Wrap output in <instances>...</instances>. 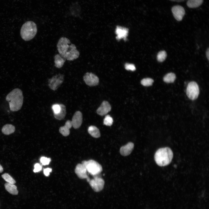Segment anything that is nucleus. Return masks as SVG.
Masks as SVG:
<instances>
[{
  "label": "nucleus",
  "instance_id": "nucleus-31",
  "mask_svg": "<svg viewBox=\"0 0 209 209\" xmlns=\"http://www.w3.org/2000/svg\"><path fill=\"white\" fill-rule=\"evenodd\" d=\"M42 166L39 163H36L34 165L33 172L35 173L40 171L42 169Z\"/></svg>",
  "mask_w": 209,
  "mask_h": 209
},
{
  "label": "nucleus",
  "instance_id": "nucleus-15",
  "mask_svg": "<svg viewBox=\"0 0 209 209\" xmlns=\"http://www.w3.org/2000/svg\"><path fill=\"white\" fill-rule=\"evenodd\" d=\"M134 144L132 142H129L126 145L122 146L120 149L121 154L124 156L129 155L134 148Z\"/></svg>",
  "mask_w": 209,
  "mask_h": 209
},
{
  "label": "nucleus",
  "instance_id": "nucleus-16",
  "mask_svg": "<svg viewBox=\"0 0 209 209\" xmlns=\"http://www.w3.org/2000/svg\"><path fill=\"white\" fill-rule=\"evenodd\" d=\"M72 126L71 121L68 120L66 122L65 125L60 128V132L63 136H66L70 134V129Z\"/></svg>",
  "mask_w": 209,
  "mask_h": 209
},
{
  "label": "nucleus",
  "instance_id": "nucleus-5",
  "mask_svg": "<svg viewBox=\"0 0 209 209\" xmlns=\"http://www.w3.org/2000/svg\"><path fill=\"white\" fill-rule=\"evenodd\" d=\"M82 164L85 167L87 171L94 176L99 174L102 170L101 165L94 160L84 161Z\"/></svg>",
  "mask_w": 209,
  "mask_h": 209
},
{
  "label": "nucleus",
  "instance_id": "nucleus-22",
  "mask_svg": "<svg viewBox=\"0 0 209 209\" xmlns=\"http://www.w3.org/2000/svg\"><path fill=\"white\" fill-rule=\"evenodd\" d=\"M203 2V0H188L187 3V6L191 8L198 7L201 6Z\"/></svg>",
  "mask_w": 209,
  "mask_h": 209
},
{
  "label": "nucleus",
  "instance_id": "nucleus-6",
  "mask_svg": "<svg viewBox=\"0 0 209 209\" xmlns=\"http://www.w3.org/2000/svg\"><path fill=\"white\" fill-rule=\"evenodd\" d=\"M199 90L197 83L194 81L190 82L187 87L186 93L188 98L192 100L196 99L199 94Z\"/></svg>",
  "mask_w": 209,
  "mask_h": 209
},
{
  "label": "nucleus",
  "instance_id": "nucleus-24",
  "mask_svg": "<svg viewBox=\"0 0 209 209\" xmlns=\"http://www.w3.org/2000/svg\"><path fill=\"white\" fill-rule=\"evenodd\" d=\"M167 53L165 51H162L159 52L157 56V59L158 61L160 62H163L167 57Z\"/></svg>",
  "mask_w": 209,
  "mask_h": 209
},
{
  "label": "nucleus",
  "instance_id": "nucleus-4",
  "mask_svg": "<svg viewBox=\"0 0 209 209\" xmlns=\"http://www.w3.org/2000/svg\"><path fill=\"white\" fill-rule=\"evenodd\" d=\"M37 32L36 24L32 21H28L22 26L20 34L22 39L26 41H29L35 36Z\"/></svg>",
  "mask_w": 209,
  "mask_h": 209
},
{
  "label": "nucleus",
  "instance_id": "nucleus-2",
  "mask_svg": "<svg viewBox=\"0 0 209 209\" xmlns=\"http://www.w3.org/2000/svg\"><path fill=\"white\" fill-rule=\"evenodd\" d=\"M6 100L9 102L11 111H14L19 110L21 109L23 102L22 91L18 88L14 89L7 95Z\"/></svg>",
  "mask_w": 209,
  "mask_h": 209
},
{
  "label": "nucleus",
  "instance_id": "nucleus-35",
  "mask_svg": "<svg viewBox=\"0 0 209 209\" xmlns=\"http://www.w3.org/2000/svg\"><path fill=\"white\" fill-rule=\"evenodd\" d=\"M3 171V168L1 165L0 164V173H1Z\"/></svg>",
  "mask_w": 209,
  "mask_h": 209
},
{
  "label": "nucleus",
  "instance_id": "nucleus-12",
  "mask_svg": "<svg viewBox=\"0 0 209 209\" xmlns=\"http://www.w3.org/2000/svg\"><path fill=\"white\" fill-rule=\"evenodd\" d=\"M82 113L80 111H76L74 114L71 121L72 126L75 129L79 128L82 124Z\"/></svg>",
  "mask_w": 209,
  "mask_h": 209
},
{
  "label": "nucleus",
  "instance_id": "nucleus-17",
  "mask_svg": "<svg viewBox=\"0 0 209 209\" xmlns=\"http://www.w3.org/2000/svg\"><path fill=\"white\" fill-rule=\"evenodd\" d=\"M60 109L59 113H54L53 115L55 118L58 120H61L63 119L65 117L66 114V107L65 105L62 104H60Z\"/></svg>",
  "mask_w": 209,
  "mask_h": 209
},
{
  "label": "nucleus",
  "instance_id": "nucleus-21",
  "mask_svg": "<svg viewBox=\"0 0 209 209\" xmlns=\"http://www.w3.org/2000/svg\"><path fill=\"white\" fill-rule=\"evenodd\" d=\"M88 131L89 134L94 138H98L100 136L99 129L94 126H89L88 128Z\"/></svg>",
  "mask_w": 209,
  "mask_h": 209
},
{
  "label": "nucleus",
  "instance_id": "nucleus-33",
  "mask_svg": "<svg viewBox=\"0 0 209 209\" xmlns=\"http://www.w3.org/2000/svg\"><path fill=\"white\" fill-rule=\"evenodd\" d=\"M206 57L208 60H209V49L208 48L207 50L206 51Z\"/></svg>",
  "mask_w": 209,
  "mask_h": 209
},
{
  "label": "nucleus",
  "instance_id": "nucleus-32",
  "mask_svg": "<svg viewBox=\"0 0 209 209\" xmlns=\"http://www.w3.org/2000/svg\"><path fill=\"white\" fill-rule=\"evenodd\" d=\"M51 168H47L44 169V173L46 176H48L50 174V173L52 171Z\"/></svg>",
  "mask_w": 209,
  "mask_h": 209
},
{
  "label": "nucleus",
  "instance_id": "nucleus-7",
  "mask_svg": "<svg viewBox=\"0 0 209 209\" xmlns=\"http://www.w3.org/2000/svg\"><path fill=\"white\" fill-rule=\"evenodd\" d=\"M64 79V75L61 74L53 76L48 80L49 87L53 91L56 90L62 83Z\"/></svg>",
  "mask_w": 209,
  "mask_h": 209
},
{
  "label": "nucleus",
  "instance_id": "nucleus-28",
  "mask_svg": "<svg viewBox=\"0 0 209 209\" xmlns=\"http://www.w3.org/2000/svg\"><path fill=\"white\" fill-rule=\"evenodd\" d=\"M51 161L50 158H47L45 157H42L40 159V161L43 165H46L49 164Z\"/></svg>",
  "mask_w": 209,
  "mask_h": 209
},
{
  "label": "nucleus",
  "instance_id": "nucleus-1",
  "mask_svg": "<svg viewBox=\"0 0 209 209\" xmlns=\"http://www.w3.org/2000/svg\"><path fill=\"white\" fill-rule=\"evenodd\" d=\"M69 39L62 37L59 39L57 47L59 54L66 60L73 61L78 58L80 55V52L75 45L71 44Z\"/></svg>",
  "mask_w": 209,
  "mask_h": 209
},
{
  "label": "nucleus",
  "instance_id": "nucleus-19",
  "mask_svg": "<svg viewBox=\"0 0 209 209\" xmlns=\"http://www.w3.org/2000/svg\"><path fill=\"white\" fill-rule=\"evenodd\" d=\"M5 187L6 190L10 193L12 195H17L18 192L17 187L14 184L6 183L5 184Z\"/></svg>",
  "mask_w": 209,
  "mask_h": 209
},
{
  "label": "nucleus",
  "instance_id": "nucleus-10",
  "mask_svg": "<svg viewBox=\"0 0 209 209\" xmlns=\"http://www.w3.org/2000/svg\"><path fill=\"white\" fill-rule=\"evenodd\" d=\"M75 172L78 177L81 179H86L89 182L90 180L87 174V170L85 167L82 164H78L75 169Z\"/></svg>",
  "mask_w": 209,
  "mask_h": 209
},
{
  "label": "nucleus",
  "instance_id": "nucleus-29",
  "mask_svg": "<svg viewBox=\"0 0 209 209\" xmlns=\"http://www.w3.org/2000/svg\"><path fill=\"white\" fill-rule=\"evenodd\" d=\"M125 69L127 70L134 71L136 69L135 65L133 64L126 63L125 65Z\"/></svg>",
  "mask_w": 209,
  "mask_h": 209
},
{
  "label": "nucleus",
  "instance_id": "nucleus-26",
  "mask_svg": "<svg viewBox=\"0 0 209 209\" xmlns=\"http://www.w3.org/2000/svg\"><path fill=\"white\" fill-rule=\"evenodd\" d=\"M154 82V80L152 78H144L141 81V84L145 86H151Z\"/></svg>",
  "mask_w": 209,
  "mask_h": 209
},
{
  "label": "nucleus",
  "instance_id": "nucleus-9",
  "mask_svg": "<svg viewBox=\"0 0 209 209\" xmlns=\"http://www.w3.org/2000/svg\"><path fill=\"white\" fill-rule=\"evenodd\" d=\"M83 80L86 84L89 86H96L99 82L98 77L92 73H86L83 76Z\"/></svg>",
  "mask_w": 209,
  "mask_h": 209
},
{
  "label": "nucleus",
  "instance_id": "nucleus-11",
  "mask_svg": "<svg viewBox=\"0 0 209 209\" xmlns=\"http://www.w3.org/2000/svg\"><path fill=\"white\" fill-rule=\"evenodd\" d=\"M172 11L174 18L178 21H181L185 14V11L183 8L179 5L173 6Z\"/></svg>",
  "mask_w": 209,
  "mask_h": 209
},
{
  "label": "nucleus",
  "instance_id": "nucleus-13",
  "mask_svg": "<svg viewBox=\"0 0 209 209\" xmlns=\"http://www.w3.org/2000/svg\"><path fill=\"white\" fill-rule=\"evenodd\" d=\"M129 29L128 28L117 26L115 30V33L117 36L116 39L118 41L123 38L125 41H126V37L128 35Z\"/></svg>",
  "mask_w": 209,
  "mask_h": 209
},
{
  "label": "nucleus",
  "instance_id": "nucleus-25",
  "mask_svg": "<svg viewBox=\"0 0 209 209\" xmlns=\"http://www.w3.org/2000/svg\"><path fill=\"white\" fill-rule=\"evenodd\" d=\"M2 177L7 183L14 184L16 183L15 181L9 174L5 173L2 175Z\"/></svg>",
  "mask_w": 209,
  "mask_h": 209
},
{
  "label": "nucleus",
  "instance_id": "nucleus-34",
  "mask_svg": "<svg viewBox=\"0 0 209 209\" xmlns=\"http://www.w3.org/2000/svg\"><path fill=\"white\" fill-rule=\"evenodd\" d=\"M170 1H175V2H182L185 1V0H170Z\"/></svg>",
  "mask_w": 209,
  "mask_h": 209
},
{
  "label": "nucleus",
  "instance_id": "nucleus-20",
  "mask_svg": "<svg viewBox=\"0 0 209 209\" xmlns=\"http://www.w3.org/2000/svg\"><path fill=\"white\" fill-rule=\"evenodd\" d=\"M2 132L5 135H9L15 131V127L11 124H7L4 125L1 129Z\"/></svg>",
  "mask_w": 209,
  "mask_h": 209
},
{
  "label": "nucleus",
  "instance_id": "nucleus-3",
  "mask_svg": "<svg viewBox=\"0 0 209 209\" xmlns=\"http://www.w3.org/2000/svg\"><path fill=\"white\" fill-rule=\"evenodd\" d=\"M173 157V153L171 149L168 147L160 148L156 152L154 159L157 164L161 166H164L169 164Z\"/></svg>",
  "mask_w": 209,
  "mask_h": 209
},
{
  "label": "nucleus",
  "instance_id": "nucleus-30",
  "mask_svg": "<svg viewBox=\"0 0 209 209\" xmlns=\"http://www.w3.org/2000/svg\"><path fill=\"white\" fill-rule=\"evenodd\" d=\"M52 108L53 111L54 113H57L59 112L60 108L59 104H53L52 106Z\"/></svg>",
  "mask_w": 209,
  "mask_h": 209
},
{
  "label": "nucleus",
  "instance_id": "nucleus-18",
  "mask_svg": "<svg viewBox=\"0 0 209 209\" xmlns=\"http://www.w3.org/2000/svg\"><path fill=\"white\" fill-rule=\"evenodd\" d=\"M55 66L57 68H60L63 66L66 59L60 54H57L54 57Z\"/></svg>",
  "mask_w": 209,
  "mask_h": 209
},
{
  "label": "nucleus",
  "instance_id": "nucleus-23",
  "mask_svg": "<svg viewBox=\"0 0 209 209\" xmlns=\"http://www.w3.org/2000/svg\"><path fill=\"white\" fill-rule=\"evenodd\" d=\"M176 78L175 74L170 73L166 74L163 77V80L166 83H170L174 82Z\"/></svg>",
  "mask_w": 209,
  "mask_h": 209
},
{
  "label": "nucleus",
  "instance_id": "nucleus-14",
  "mask_svg": "<svg viewBox=\"0 0 209 209\" xmlns=\"http://www.w3.org/2000/svg\"><path fill=\"white\" fill-rule=\"evenodd\" d=\"M111 109V107L109 103L108 102L104 101L98 109L96 112L99 115L103 116L109 112Z\"/></svg>",
  "mask_w": 209,
  "mask_h": 209
},
{
  "label": "nucleus",
  "instance_id": "nucleus-8",
  "mask_svg": "<svg viewBox=\"0 0 209 209\" xmlns=\"http://www.w3.org/2000/svg\"><path fill=\"white\" fill-rule=\"evenodd\" d=\"M89 182L93 189L96 192H99L102 190L105 184L104 181L102 178L96 176Z\"/></svg>",
  "mask_w": 209,
  "mask_h": 209
},
{
  "label": "nucleus",
  "instance_id": "nucleus-27",
  "mask_svg": "<svg viewBox=\"0 0 209 209\" xmlns=\"http://www.w3.org/2000/svg\"><path fill=\"white\" fill-rule=\"evenodd\" d=\"M113 120L109 115L106 116L104 119L103 123L107 126H110L113 124Z\"/></svg>",
  "mask_w": 209,
  "mask_h": 209
}]
</instances>
